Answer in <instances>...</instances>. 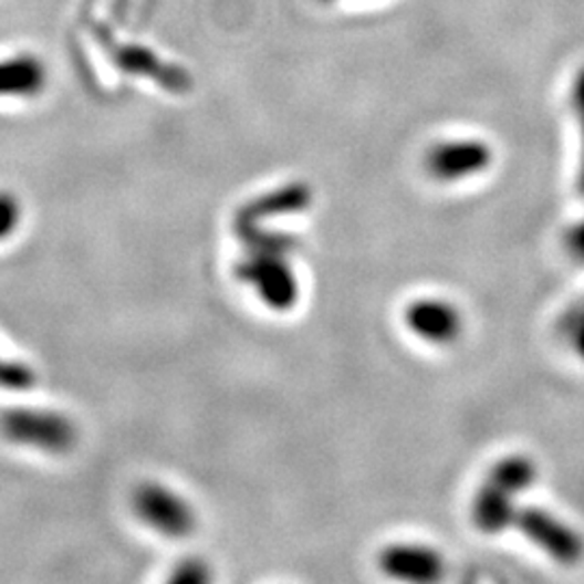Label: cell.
Masks as SVG:
<instances>
[{
	"label": "cell",
	"instance_id": "10",
	"mask_svg": "<svg viewBox=\"0 0 584 584\" xmlns=\"http://www.w3.org/2000/svg\"><path fill=\"white\" fill-rule=\"evenodd\" d=\"M312 199H314V194L305 182H291L275 191H269V194L247 201L239 208L234 223H262L267 219L296 215V212L307 210Z\"/></svg>",
	"mask_w": 584,
	"mask_h": 584
},
{
	"label": "cell",
	"instance_id": "2",
	"mask_svg": "<svg viewBox=\"0 0 584 584\" xmlns=\"http://www.w3.org/2000/svg\"><path fill=\"white\" fill-rule=\"evenodd\" d=\"M0 434L13 444L63 455L76 444V427L70 418L46 409H9L0 416Z\"/></svg>",
	"mask_w": 584,
	"mask_h": 584
},
{
	"label": "cell",
	"instance_id": "18",
	"mask_svg": "<svg viewBox=\"0 0 584 584\" xmlns=\"http://www.w3.org/2000/svg\"><path fill=\"white\" fill-rule=\"evenodd\" d=\"M576 351L584 359V316L583 321H581V327H578V334H576Z\"/></svg>",
	"mask_w": 584,
	"mask_h": 584
},
{
	"label": "cell",
	"instance_id": "1",
	"mask_svg": "<svg viewBox=\"0 0 584 584\" xmlns=\"http://www.w3.org/2000/svg\"><path fill=\"white\" fill-rule=\"evenodd\" d=\"M535 461L526 455H509L493 466L486 483L477 491L472 518L481 533L498 535L513 524V498L535 483Z\"/></svg>",
	"mask_w": 584,
	"mask_h": 584
},
{
	"label": "cell",
	"instance_id": "12",
	"mask_svg": "<svg viewBox=\"0 0 584 584\" xmlns=\"http://www.w3.org/2000/svg\"><path fill=\"white\" fill-rule=\"evenodd\" d=\"M234 232L244 247V253L291 258L301 247V241L291 232L267 230L262 228V223H234Z\"/></svg>",
	"mask_w": 584,
	"mask_h": 584
},
{
	"label": "cell",
	"instance_id": "8",
	"mask_svg": "<svg viewBox=\"0 0 584 584\" xmlns=\"http://www.w3.org/2000/svg\"><path fill=\"white\" fill-rule=\"evenodd\" d=\"M405 323L418 338L438 346L452 344L463 332L459 310L452 303L434 296L409 303L405 312Z\"/></svg>",
	"mask_w": 584,
	"mask_h": 584
},
{
	"label": "cell",
	"instance_id": "17",
	"mask_svg": "<svg viewBox=\"0 0 584 584\" xmlns=\"http://www.w3.org/2000/svg\"><path fill=\"white\" fill-rule=\"evenodd\" d=\"M565 247H567V251L576 260L584 262V219L581 223H576L574 228L567 230V234H565Z\"/></svg>",
	"mask_w": 584,
	"mask_h": 584
},
{
	"label": "cell",
	"instance_id": "9",
	"mask_svg": "<svg viewBox=\"0 0 584 584\" xmlns=\"http://www.w3.org/2000/svg\"><path fill=\"white\" fill-rule=\"evenodd\" d=\"M379 567L396 581L436 583L444 578L446 565L436 550L416 543H394L379 556Z\"/></svg>",
	"mask_w": 584,
	"mask_h": 584
},
{
	"label": "cell",
	"instance_id": "15",
	"mask_svg": "<svg viewBox=\"0 0 584 584\" xmlns=\"http://www.w3.org/2000/svg\"><path fill=\"white\" fill-rule=\"evenodd\" d=\"M20 223V204L13 195L0 194V241L11 237Z\"/></svg>",
	"mask_w": 584,
	"mask_h": 584
},
{
	"label": "cell",
	"instance_id": "14",
	"mask_svg": "<svg viewBox=\"0 0 584 584\" xmlns=\"http://www.w3.org/2000/svg\"><path fill=\"white\" fill-rule=\"evenodd\" d=\"M212 578L208 565L199 559H187L182 563L176 565V570L171 572V581L178 584H201L208 583Z\"/></svg>",
	"mask_w": 584,
	"mask_h": 584
},
{
	"label": "cell",
	"instance_id": "16",
	"mask_svg": "<svg viewBox=\"0 0 584 584\" xmlns=\"http://www.w3.org/2000/svg\"><path fill=\"white\" fill-rule=\"evenodd\" d=\"M572 104L581 124V135H583V158H581V174H578V189L584 197V67L578 72L574 81V92H572Z\"/></svg>",
	"mask_w": 584,
	"mask_h": 584
},
{
	"label": "cell",
	"instance_id": "13",
	"mask_svg": "<svg viewBox=\"0 0 584 584\" xmlns=\"http://www.w3.org/2000/svg\"><path fill=\"white\" fill-rule=\"evenodd\" d=\"M35 382L38 377L27 364L0 357V388L29 389L35 386Z\"/></svg>",
	"mask_w": 584,
	"mask_h": 584
},
{
	"label": "cell",
	"instance_id": "7",
	"mask_svg": "<svg viewBox=\"0 0 584 584\" xmlns=\"http://www.w3.org/2000/svg\"><path fill=\"white\" fill-rule=\"evenodd\" d=\"M111 56L115 65L133 76H142L154 81V85L163 87L171 94H189L194 90V79L187 70H182L176 63L163 61L158 54L144 46H131V44H113Z\"/></svg>",
	"mask_w": 584,
	"mask_h": 584
},
{
	"label": "cell",
	"instance_id": "4",
	"mask_svg": "<svg viewBox=\"0 0 584 584\" xmlns=\"http://www.w3.org/2000/svg\"><path fill=\"white\" fill-rule=\"evenodd\" d=\"M529 536L550 559L561 565H576L584 559V539L563 520L539 507H522L513 515V524Z\"/></svg>",
	"mask_w": 584,
	"mask_h": 584
},
{
	"label": "cell",
	"instance_id": "11",
	"mask_svg": "<svg viewBox=\"0 0 584 584\" xmlns=\"http://www.w3.org/2000/svg\"><path fill=\"white\" fill-rule=\"evenodd\" d=\"M49 85V70L35 54L0 59V97L40 96Z\"/></svg>",
	"mask_w": 584,
	"mask_h": 584
},
{
	"label": "cell",
	"instance_id": "6",
	"mask_svg": "<svg viewBox=\"0 0 584 584\" xmlns=\"http://www.w3.org/2000/svg\"><path fill=\"white\" fill-rule=\"evenodd\" d=\"M493 160V152L479 139L441 142L425 156L427 171L439 182H457L487 171Z\"/></svg>",
	"mask_w": 584,
	"mask_h": 584
},
{
	"label": "cell",
	"instance_id": "3",
	"mask_svg": "<svg viewBox=\"0 0 584 584\" xmlns=\"http://www.w3.org/2000/svg\"><path fill=\"white\" fill-rule=\"evenodd\" d=\"M237 278L251 284L258 296L275 312H289L299 301V280L292 271L289 258L244 253L237 264Z\"/></svg>",
	"mask_w": 584,
	"mask_h": 584
},
{
	"label": "cell",
	"instance_id": "5",
	"mask_svg": "<svg viewBox=\"0 0 584 584\" xmlns=\"http://www.w3.org/2000/svg\"><path fill=\"white\" fill-rule=\"evenodd\" d=\"M137 515L160 535L185 539L194 535L197 520L191 504L176 491L158 483H144L133 493Z\"/></svg>",
	"mask_w": 584,
	"mask_h": 584
},
{
	"label": "cell",
	"instance_id": "19",
	"mask_svg": "<svg viewBox=\"0 0 584 584\" xmlns=\"http://www.w3.org/2000/svg\"><path fill=\"white\" fill-rule=\"evenodd\" d=\"M321 2H336V0H321Z\"/></svg>",
	"mask_w": 584,
	"mask_h": 584
}]
</instances>
